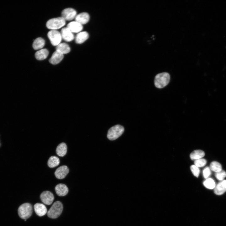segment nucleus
<instances>
[{"mask_svg":"<svg viewBox=\"0 0 226 226\" xmlns=\"http://www.w3.org/2000/svg\"><path fill=\"white\" fill-rule=\"evenodd\" d=\"M56 50L60 51L62 54L69 53L70 51V48L69 45L65 43H60L56 46Z\"/></svg>","mask_w":226,"mask_h":226,"instance_id":"19","label":"nucleus"},{"mask_svg":"<svg viewBox=\"0 0 226 226\" xmlns=\"http://www.w3.org/2000/svg\"><path fill=\"white\" fill-rule=\"evenodd\" d=\"M67 27L72 33H78L83 29L82 25L76 21L69 23L67 25Z\"/></svg>","mask_w":226,"mask_h":226,"instance_id":"11","label":"nucleus"},{"mask_svg":"<svg viewBox=\"0 0 226 226\" xmlns=\"http://www.w3.org/2000/svg\"><path fill=\"white\" fill-rule=\"evenodd\" d=\"M89 15L88 13L83 12L77 15L75 19L76 21L83 25L87 23L89 21Z\"/></svg>","mask_w":226,"mask_h":226,"instance_id":"13","label":"nucleus"},{"mask_svg":"<svg viewBox=\"0 0 226 226\" xmlns=\"http://www.w3.org/2000/svg\"><path fill=\"white\" fill-rule=\"evenodd\" d=\"M63 57V54L60 51L56 50L54 52L51 58L49 59V62L53 65H56L59 63L62 60Z\"/></svg>","mask_w":226,"mask_h":226,"instance_id":"12","label":"nucleus"},{"mask_svg":"<svg viewBox=\"0 0 226 226\" xmlns=\"http://www.w3.org/2000/svg\"><path fill=\"white\" fill-rule=\"evenodd\" d=\"M203 185L207 188L212 189L214 188L216 184L212 178H207L204 181Z\"/></svg>","mask_w":226,"mask_h":226,"instance_id":"25","label":"nucleus"},{"mask_svg":"<svg viewBox=\"0 0 226 226\" xmlns=\"http://www.w3.org/2000/svg\"><path fill=\"white\" fill-rule=\"evenodd\" d=\"M170 79V75L168 73L164 72L159 73L154 78L155 86L158 88H163L169 83Z\"/></svg>","mask_w":226,"mask_h":226,"instance_id":"1","label":"nucleus"},{"mask_svg":"<svg viewBox=\"0 0 226 226\" xmlns=\"http://www.w3.org/2000/svg\"><path fill=\"white\" fill-rule=\"evenodd\" d=\"M210 168L212 171L216 173L222 170L221 165L219 163L215 161H213L211 163Z\"/></svg>","mask_w":226,"mask_h":226,"instance_id":"24","label":"nucleus"},{"mask_svg":"<svg viewBox=\"0 0 226 226\" xmlns=\"http://www.w3.org/2000/svg\"><path fill=\"white\" fill-rule=\"evenodd\" d=\"M124 131V128L123 126L119 125H116L109 130L107 137L110 140H115L123 134Z\"/></svg>","mask_w":226,"mask_h":226,"instance_id":"4","label":"nucleus"},{"mask_svg":"<svg viewBox=\"0 0 226 226\" xmlns=\"http://www.w3.org/2000/svg\"><path fill=\"white\" fill-rule=\"evenodd\" d=\"M55 190L57 194L59 196H65L68 192V189L66 185L62 183L56 185Z\"/></svg>","mask_w":226,"mask_h":226,"instance_id":"15","label":"nucleus"},{"mask_svg":"<svg viewBox=\"0 0 226 226\" xmlns=\"http://www.w3.org/2000/svg\"><path fill=\"white\" fill-rule=\"evenodd\" d=\"M67 150V147L66 144L64 143H62L57 147L56 152L58 156L63 157L66 154Z\"/></svg>","mask_w":226,"mask_h":226,"instance_id":"18","label":"nucleus"},{"mask_svg":"<svg viewBox=\"0 0 226 226\" xmlns=\"http://www.w3.org/2000/svg\"><path fill=\"white\" fill-rule=\"evenodd\" d=\"M47 36L51 44L54 46L59 45L62 40V37L60 33L56 30H51L47 34Z\"/></svg>","mask_w":226,"mask_h":226,"instance_id":"6","label":"nucleus"},{"mask_svg":"<svg viewBox=\"0 0 226 226\" xmlns=\"http://www.w3.org/2000/svg\"><path fill=\"white\" fill-rule=\"evenodd\" d=\"M69 172V169L66 165L61 166L56 170L55 175L56 178L59 179L64 178Z\"/></svg>","mask_w":226,"mask_h":226,"instance_id":"9","label":"nucleus"},{"mask_svg":"<svg viewBox=\"0 0 226 226\" xmlns=\"http://www.w3.org/2000/svg\"><path fill=\"white\" fill-rule=\"evenodd\" d=\"M215 176L218 180L222 181L226 177V172L222 170L219 172L216 173Z\"/></svg>","mask_w":226,"mask_h":226,"instance_id":"27","label":"nucleus"},{"mask_svg":"<svg viewBox=\"0 0 226 226\" xmlns=\"http://www.w3.org/2000/svg\"><path fill=\"white\" fill-rule=\"evenodd\" d=\"M65 24V20L62 17H59L48 20L46 23V26L48 29L56 30L62 27Z\"/></svg>","mask_w":226,"mask_h":226,"instance_id":"5","label":"nucleus"},{"mask_svg":"<svg viewBox=\"0 0 226 226\" xmlns=\"http://www.w3.org/2000/svg\"><path fill=\"white\" fill-rule=\"evenodd\" d=\"M61 34L62 38L67 42L71 41L74 38L73 33L67 27L62 29Z\"/></svg>","mask_w":226,"mask_h":226,"instance_id":"10","label":"nucleus"},{"mask_svg":"<svg viewBox=\"0 0 226 226\" xmlns=\"http://www.w3.org/2000/svg\"><path fill=\"white\" fill-rule=\"evenodd\" d=\"M205 155L204 152L201 150H196L192 152L190 154V157L192 160H197L203 158Z\"/></svg>","mask_w":226,"mask_h":226,"instance_id":"22","label":"nucleus"},{"mask_svg":"<svg viewBox=\"0 0 226 226\" xmlns=\"http://www.w3.org/2000/svg\"><path fill=\"white\" fill-rule=\"evenodd\" d=\"M226 191V180H223L219 182L215 186L214 192L217 195L223 194Z\"/></svg>","mask_w":226,"mask_h":226,"instance_id":"14","label":"nucleus"},{"mask_svg":"<svg viewBox=\"0 0 226 226\" xmlns=\"http://www.w3.org/2000/svg\"><path fill=\"white\" fill-rule=\"evenodd\" d=\"M33 212L31 205L28 203H24L21 205L18 208V213L22 219H26L32 215Z\"/></svg>","mask_w":226,"mask_h":226,"instance_id":"3","label":"nucleus"},{"mask_svg":"<svg viewBox=\"0 0 226 226\" xmlns=\"http://www.w3.org/2000/svg\"><path fill=\"white\" fill-rule=\"evenodd\" d=\"M211 172L210 168L207 167L203 170V175L204 178L207 179L211 175Z\"/></svg>","mask_w":226,"mask_h":226,"instance_id":"29","label":"nucleus"},{"mask_svg":"<svg viewBox=\"0 0 226 226\" xmlns=\"http://www.w3.org/2000/svg\"><path fill=\"white\" fill-rule=\"evenodd\" d=\"M190 169L193 175L195 176L198 177L199 176L200 172L198 167L195 165H193L191 166Z\"/></svg>","mask_w":226,"mask_h":226,"instance_id":"28","label":"nucleus"},{"mask_svg":"<svg viewBox=\"0 0 226 226\" xmlns=\"http://www.w3.org/2000/svg\"><path fill=\"white\" fill-rule=\"evenodd\" d=\"M42 202L47 205H50L52 203L54 198L52 193L49 191L43 192L40 196Z\"/></svg>","mask_w":226,"mask_h":226,"instance_id":"8","label":"nucleus"},{"mask_svg":"<svg viewBox=\"0 0 226 226\" xmlns=\"http://www.w3.org/2000/svg\"><path fill=\"white\" fill-rule=\"evenodd\" d=\"M59 158L56 156H51L49 159L47 164L48 166L51 168H54L58 166L60 163Z\"/></svg>","mask_w":226,"mask_h":226,"instance_id":"23","label":"nucleus"},{"mask_svg":"<svg viewBox=\"0 0 226 226\" xmlns=\"http://www.w3.org/2000/svg\"><path fill=\"white\" fill-rule=\"evenodd\" d=\"M194 163L195 165L198 167H202L206 164L207 161L204 159L201 158L195 160Z\"/></svg>","mask_w":226,"mask_h":226,"instance_id":"26","label":"nucleus"},{"mask_svg":"<svg viewBox=\"0 0 226 226\" xmlns=\"http://www.w3.org/2000/svg\"><path fill=\"white\" fill-rule=\"evenodd\" d=\"M89 37L88 33L86 31H82L78 33L75 38L76 43L81 44L85 41Z\"/></svg>","mask_w":226,"mask_h":226,"instance_id":"17","label":"nucleus"},{"mask_svg":"<svg viewBox=\"0 0 226 226\" xmlns=\"http://www.w3.org/2000/svg\"><path fill=\"white\" fill-rule=\"evenodd\" d=\"M63 206L62 203L57 201L55 202L48 211V216L51 218H56L61 214L63 210Z\"/></svg>","mask_w":226,"mask_h":226,"instance_id":"2","label":"nucleus"},{"mask_svg":"<svg viewBox=\"0 0 226 226\" xmlns=\"http://www.w3.org/2000/svg\"><path fill=\"white\" fill-rule=\"evenodd\" d=\"M35 211L37 215L41 217L45 215L47 212L45 206L40 203H36L34 205Z\"/></svg>","mask_w":226,"mask_h":226,"instance_id":"16","label":"nucleus"},{"mask_svg":"<svg viewBox=\"0 0 226 226\" xmlns=\"http://www.w3.org/2000/svg\"><path fill=\"white\" fill-rule=\"evenodd\" d=\"M61 15L62 17L65 20L70 21L75 18L77 15V12L73 8H67L62 11Z\"/></svg>","mask_w":226,"mask_h":226,"instance_id":"7","label":"nucleus"},{"mask_svg":"<svg viewBox=\"0 0 226 226\" xmlns=\"http://www.w3.org/2000/svg\"><path fill=\"white\" fill-rule=\"evenodd\" d=\"M45 44V40L41 37H38L34 40L32 46L34 50H38L42 49Z\"/></svg>","mask_w":226,"mask_h":226,"instance_id":"21","label":"nucleus"},{"mask_svg":"<svg viewBox=\"0 0 226 226\" xmlns=\"http://www.w3.org/2000/svg\"><path fill=\"white\" fill-rule=\"evenodd\" d=\"M49 54L48 50L43 49L37 51L35 54L36 58L39 60H42L46 58Z\"/></svg>","mask_w":226,"mask_h":226,"instance_id":"20","label":"nucleus"}]
</instances>
